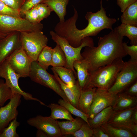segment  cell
Here are the masks:
<instances>
[{
  "instance_id": "obj_1",
  "label": "cell",
  "mask_w": 137,
  "mask_h": 137,
  "mask_svg": "<svg viewBox=\"0 0 137 137\" xmlns=\"http://www.w3.org/2000/svg\"><path fill=\"white\" fill-rule=\"evenodd\" d=\"M73 15L63 22H59L54 28L55 32L59 36L65 39L72 46L76 47L81 44L85 38L97 35L105 29H113L112 26L116 21L115 18H110L107 15L105 9L100 2V9L95 13L87 12L85 18L88 22L87 26L82 29H78L76 23L78 14L74 7Z\"/></svg>"
},
{
  "instance_id": "obj_2",
  "label": "cell",
  "mask_w": 137,
  "mask_h": 137,
  "mask_svg": "<svg viewBox=\"0 0 137 137\" xmlns=\"http://www.w3.org/2000/svg\"><path fill=\"white\" fill-rule=\"evenodd\" d=\"M123 39L116 27L100 38L97 47H85L81 55L89 64V73L127 56L122 46Z\"/></svg>"
},
{
  "instance_id": "obj_3",
  "label": "cell",
  "mask_w": 137,
  "mask_h": 137,
  "mask_svg": "<svg viewBox=\"0 0 137 137\" xmlns=\"http://www.w3.org/2000/svg\"><path fill=\"white\" fill-rule=\"evenodd\" d=\"M124 64L122 58H119L90 72L89 78L85 89L95 87L108 90L114 83Z\"/></svg>"
},
{
  "instance_id": "obj_4",
  "label": "cell",
  "mask_w": 137,
  "mask_h": 137,
  "mask_svg": "<svg viewBox=\"0 0 137 137\" xmlns=\"http://www.w3.org/2000/svg\"><path fill=\"white\" fill-rule=\"evenodd\" d=\"M52 39L58 45L63 51L66 59V64L65 67L72 70L77 77V73L73 66L74 62L83 59L81 51L84 47L94 46L93 39L90 37L84 38L81 45L75 47L71 45L65 39L59 36L53 31H50Z\"/></svg>"
},
{
  "instance_id": "obj_5",
  "label": "cell",
  "mask_w": 137,
  "mask_h": 137,
  "mask_svg": "<svg viewBox=\"0 0 137 137\" xmlns=\"http://www.w3.org/2000/svg\"><path fill=\"white\" fill-rule=\"evenodd\" d=\"M21 47L32 61H37L48 39L42 31L20 32Z\"/></svg>"
},
{
  "instance_id": "obj_6",
  "label": "cell",
  "mask_w": 137,
  "mask_h": 137,
  "mask_svg": "<svg viewBox=\"0 0 137 137\" xmlns=\"http://www.w3.org/2000/svg\"><path fill=\"white\" fill-rule=\"evenodd\" d=\"M29 77L32 81L52 89L62 99L70 103L54 75L48 73L37 61L32 62Z\"/></svg>"
},
{
  "instance_id": "obj_7",
  "label": "cell",
  "mask_w": 137,
  "mask_h": 137,
  "mask_svg": "<svg viewBox=\"0 0 137 137\" xmlns=\"http://www.w3.org/2000/svg\"><path fill=\"white\" fill-rule=\"evenodd\" d=\"M137 80V61L130 59L124 62L113 85L108 90L110 93L117 94L124 91Z\"/></svg>"
},
{
  "instance_id": "obj_8",
  "label": "cell",
  "mask_w": 137,
  "mask_h": 137,
  "mask_svg": "<svg viewBox=\"0 0 137 137\" xmlns=\"http://www.w3.org/2000/svg\"><path fill=\"white\" fill-rule=\"evenodd\" d=\"M43 26L41 22L34 24L22 17L0 15V32L3 33L42 31Z\"/></svg>"
},
{
  "instance_id": "obj_9",
  "label": "cell",
  "mask_w": 137,
  "mask_h": 137,
  "mask_svg": "<svg viewBox=\"0 0 137 137\" xmlns=\"http://www.w3.org/2000/svg\"><path fill=\"white\" fill-rule=\"evenodd\" d=\"M0 77L5 79L6 84L11 89L13 94H19L26 100L36 101L39 102L41 105H46L38 99L33 97L31 94L22 90L18 84V80L20 78V76L6 60L0 66Z\"/></svg>"
},
{
  "instance_id": "obj_10",
  "label": "cell",
  "mask_w": 137,
  "mask_h": 137,
  "mask_svg": "<svg viewBox=\"0 0 137 137\" xmlns=\"http://www.w3.org/2000/svg\"><path fill=\"white\" fill-rule=\"evenodd\" d=\"M5 60L20 78L29 77L32 61L21 46Z\"/></svg>"
},
{
  "instance_id": "obj_11",
  "label": "cell",
  "mask_w": 137,
  "mask_h": 137,
  "mask_svg": "<svg viewBox=\"0 0 137 137\" xmlns=\"http://www.w3.org/2000/svg\"><path fill=\"white\" fill-rule=\"evenodd\" d=\"M117 94L109 93L107 90L96 89L92 103L88 114L93 118L99 112L109 106H112Z\"/></svg>"
},
{
  "instance_id": "obj_12",
  "label": "cell",
  "mask_w": 137,
  "mask_h": 137,
  "mask_svg": "<svg viewBox=\"0 0 137 137\" xmlns=\"http://www.w3.org/2000/svg\"><path fill=\"white\" fill-rule=\"evenodd\" d=\"M30 126L45 132L48 137H60L61 134L57 121L49 116L38 115L31 118L27 121Z\"/></svg>"
},
{
  "instance_id": "obj_13",
  "label": "cell",
  "mask_w": 137,
  "mask_h": 137,
  "mask_svg": "<svg viewBox=\"0 0 137 137\" xmlns=\"http://www.w3.org/2000/svg\"><path fill=\"white\" fill-rule=\"evenodd\" d=\"M22 96L19 94H14L7 104L0 107V134L11 121L17 118V109L21 103Z\"/></svg>"
},
{
  "instance_id": "obj_14",
  "label": "cell",
  "mask_w": 137,
  "mask_h": 137,
  "mask_svg": "<svg viewBox=\"0 0 137 137\" xmlns=\"http://www.w3.org/2000/svg\"><path fill=\"white\" fill-rule=\"evenodd\" d=\"M21 46L20 32L9 33L0 40V66L15 50Z\"/></svg>"
},
{
  "instance_id": "obj_15",
  "label": "cell",
  "mask_w": 137,
  "mask_h": 137,
  "mask_svg": "<svg viewBox=\"0 0 137 137\" xmlns=\"http://www.w3.org/2000/svg\"><path fill=\"white\" fill-rule=\"evenodd\" d=\"M136 107L125 110L115 111L107 124L115 127L130 131L134 124L131 121V115L134 109Z\"/></svg>"
},
{
  "instance_id": "obj_16",
  "label": "cell",
  "mask_w": 137,
  "mask_h": 137,
  "mask_svg": "<svg viewBox=\"0 0 137 137\" xmlns=\"http://www.w3.org/2000/svg\"><path fill=\"white\" fill-rule=\"evenodd\" d=\"M51 70L56 73L60 79L76 94L78 95H80L81 90L78 81L76 80V76L72 70L64 67H53Z\"/></svg>"
},
{
  "instance_id": "obj_17",
  "label": "cell",
  "mask_w": 137,
  "mask_h": 137,
  "mask_svg": "<svg viewBox=\"0 0 137 137\" xmlns=\"http://www.w3.org/2000/svg\"><path fill=\"white\" fill-rule=\"evenodd\" d=\"M137 106V96L129 95L124 92L117 94L115 102L112 106L114 111H118Z\"/></svg>"
},
{
  "instance_id": "obj_18",
  "label": "cell",
  "mask_w": 137,
  "mask_h": 137,
  "mask_svg": "<svg viewBox=\"0 0 137 137\" xmlns=\"http://www.w3.org/2000/svg\"><path fill=\"white\" fill-rule=\"evenodd\" d=\"M73 66L77 71V80L81 90H83L85 88L90 77L89 64L86 60L83 59L75 61Z\"/></svg>"
},
{
  "instance_id": "obj_19",
  "label": "cell",
  "mask_w": 137,
  "mask_h": 137,
  "mask_svg": "<svg viewBox=\"0 0 137 137\" xmlns=\"http://www.w3.org/2000/svg\"><path fill=\"white\" fill-rule=\"evenodd\" d=\"M96 89L90 87L81 90L79 100V109L86 114L89 113Z\"/></svg>"
},
{
  "instance_id": "obj_20",
  "label": "cell",
  "mask_w": 137,
  "mask_h": 137,
  "mask_svg": "<svg viewBox=\"0 0 137 137\" xmlns=\"http://www.w3.org/2000/svg\"><path fill=\"white\" fill-rule=\"evenodd\" d=\"M85 122L81 118L78 117L72 120L57 121L62 135H72L81 127Z\"/></svg>"
},
{
  "instance_id": "obj_21",
  "label": "cell",
  "mask_w": 137,
  "mask_h": 137,
  "mask_svg": "<svg viewBox=\"0 0 137 137\" xmlns=\"http://www.w3.org/2000/svg\"><path fill=\"white\" fill-rule=\"evenodd\" d=\"M69 0H43L42 3L47 5L59 17L60 22L65 21L66 7Z\"/></svg>"
},
{
  "instance_id": "obj_22",
  "label": "cell",
  "mask_w": 137,
  "mask_h": 137,
  "mask_svg": "<svg viewBox=\"0 0 137 137\" xmlns=\"http://www.w3.org/2000/svg\"><path fill=\"white\" fill-rule=\"evenodd\" d=\"M114 111L112 106L104 109L98 113L93 118H88L90 126L93 129L107 123Z\"/></svg>"
},
{
  "instance_id": "obj_23",
  "label": "cell",
  "mask_w": 137,
  "mask_h": 137,
  "mask_svg": "<svg viewBox=\"0 0 137 137\" xmlns=\"http://www.w3.org/2000/svg\"><path fill=\"white\" fill-rule=\"evenodd\" d=\"M121 19L122 23L137 27V0L125 9Z\"/></svg>"
},
{
  "instance_id": "obj_24",
  "label": "cell",
  "mask_w": 137,
  "mask_h": 137,
  "mask_svg": "<svg viewBox=\"0 0 137 137\" xmlns=\"http://www.w3.org/2000/svg\"><path fill=\"white\" fill-rule=\"evenodd\" d=\"M46 106L50 109L51 112L49 116L54 119H60L72 120L74 119L67 109L59 104L51 103Z\"/></svg>"
},
{
  "instance_id": "obj_25",
  "label": "cell",
  "mask_w": 137,
  "mask_h": 137,
  "mask_svg": "<svg viewBox=\"0 0 137 137\" xmlns=\"http://www.w3.org/2000/svg\"><path fill=\"white\" fill-rule=\"evenodd\" d=\"M116 29L121 36L129 38L131 45H137V27L122 23L116 27Z\"/></svg>"
},
{
  "instance_id": "obj_26",
  "label": "cell",
  "mask_w": 137,
  "mask_h": 137,
  "mask_svg": "<svg viewBox=\"0 0 137 137\" xmlns=\"http://www.w3.org/2000/svg\"><path fill=\"white\" fill-rule=\"evenodd\" d=\"M100 127L109 137H135L128 130L115 127L107 123Z\"/></svg>"
},
{
  "instance_id": "obj_27",
  "label": "cell",
  "mask_w": 137,
  "mask_h": 137,
  "mask_svg": "<svg viewBox=\"0 0 137 137\" xmlns=\"http://www.w3.org/2000/svg\"><path fill=\"white\" fill-rule=\"evenodd\" d=\"M52 48L46 46L42 50L38 57L37 61L43 68L47 70L52 65Z\"/></svg>"
},
{
  "instance_id": "obj_28",
  "label": "cell",
  "mask_w": 137,
  "mask_h": 137,
  "mask_svg": "<svg viewBox=\"0 0 137 137\" xmlns=\"http://www.w3.org/2000/svg\"><path fill=\"white\" fill-rule=\"evenodd\" d=\"M52 64L53 67H64L66 64V59L63 50L57 44L52 49Z\"/></svg>"
},
{
  "instance_id": "obj_29",
  "label": "cell",
  "mask_w": 137,
  "mask_h": 137,
  "mask_svg": "<svg viewBox=\"0 0 137 137\" xmlns=\"http://www.w3.org/2000/svg\"><path fill=\"white\" fill-rule=\"evenodd\" d=\"M54 76L59 83L61 87L69 100L70 103L79 109V98L73 90L65 84L59 78L57 74L52 71Z\"/></svg>"
},
{
  "instance_id": "obj_30",
  "label": "cell",
  "mask_w": 137,
  "mask_h": 137,
  "mask_svg": "<svg viewBox=\"0 0 137 137\" xmlns=\"http://www.w3.org/2000/svg\"><path fill=\"white\" fill-rule=\"evenodd\" d=\"M58 103L59 104L65 107L71 114L81 118L89 125L88 121L89 117L88 114L83 112L75 107L70 102L63 99H59Z\"/></svg>"
},
{
  "instance_id": "obj_31",
  "label": "cell",
  "mask_w": 137,
  "mask_h": 137,
  "mask_svg": "<svg viewBox=\"0 0 137 137\" xmlns=\"http://www.w3.org/2000/svg\"><path fill=\"white\" fill-rule=\"evenodd\" d=\"M13 95L11 90L4 80L0 79V106H3L7 101L10 100Z\"/></svg>"
},
{
  "instance_id": "obj_32",
  "label": "cell",
  "mask_w": 137,
  "mask_h": 137,
  "mask_svg": "<svg viewBox=\"0 0 137 137\" xmlns=\"http://www.w3.org/2000/svg\"><path fill=\"white\" fill-rule=\"evenodd\" d=\"M8 126L5 128L0 134V137H18L16 129L19 126L20 123L18 122L16 118L11 121Z\"/></svg>"
},
{
  "instance_id": "obj_33",
  "label": "cell",
  "mask_w": 137,
  "mask_h": 137,
  "mask_svg": "<svg viewBox=\"0 0 137 137\" xmlns=\"http://www.w3.org/2000/svg\"><path fill=\"white\" fill-rule=\"evenodd\" d=\"M0 15H6L13 17L21 18V14L20 10L11 8L0 0Z\"/></svg>"
},
{
  "instance_id": "obj_34",
  "label": "cell",
  "mask_w": 137,
  "mask_h": 137,
  "mask_svg": "<svg viewBox=\"0 0 137 137\" xmlns=\"http://www.w3.org/2000/svg\"><path fill=\"white\" fill-rule=\"evenodd\" d=\"M37 5L30 9L20 12L21 14L22 13L25 15V19L30 22L34 24L39 23V16Z\"/></svg>"
},
{
  "instance_id": "obj_35",
  "label": "cell",
  "mask_w": 137,
  "mask_h": 137,
  "mask_svg": "<svg viewBox=\"0 0 137 137\" xmlns=\"http://www.w3.org/2000/svg\"><path fill=\"white\" fill-rule=\"evenodd\" d=\"M93 134L92 129L84 122L80 128L72 135L75 137H92Z\"/></svg>"
},
{
  "instance_id": "obj_36",
  "label": "cell",
  "mask_w": 137,
  "mask_h": 137,
  "mask_svg": "<svg viewBox=\"0 0 137 137\" xmlns=\"http://www.w3.org/2000/svg\"><path fill=\"white\" fill-rule=\"evenodd\" d=\"M37 6L39 16L38 22L39 23L43 19L48 16L53 11L47 5L42 3L38 4Z\"/></svg>"
},
{
  "instance_id": "obj_37",
  "label": "cell",
  "mask_w": 137,
  "mask_h": 137,
  "mask_svg": "<svg viewBox=\"0 0 137 137\" xmlns=\"http://www.w3.org/2000/svg\"><path fill=\"white\" fill-rule=\"evenodd\" d=\"M122 46L123 49L127 55L130 56V59L137 61V45H131L128 46L127 43L123 42Z\"/></svg>"
},
{
  "instance_id": "obj_38",
  "label": "cell",
  "mask_w": 137,
  "mask_h": 137,
  "mask_svg": "<svg viewBox=\"0 0 137 137\" xmlns=\"http://www.w3.org/2000/svg\"><path fill=\"white\" fill-rule=\"evenodd\" d=\"M43 0H27L21 6L20 11L30 9L34 6L41 3Z\"/></svg>"
},
{
  "instance_id": "obj_39",
  "label": "cell",
  "mask_w": 137,
  "mask_h": 137,
  "mask_svg": "<svg viewBox=\"0 0 137 137\" xmlns=\"http://www.w3.org/2000/svg\"><path fill=\"white\" fill-rule=\"evenodd\" d=\"M25 0H5L4 2L8 6L17 10L20 9Z\"/></svg>"
},
{
  "instance_id": "obj_40",
  "label": "cell",
  "mask_w": 137,
  "mask_h": 137,
  "mask_svg": "<svg viewBox=\"0 0 137 137\" xmlns=\"http://www.w3.org/2000/svg\"><path fill=\"white\" fill-rule=\"evenodd\" d=\"M123 92L131 96H137V80L133 83Z\"/></svg>"
},
{
  "instance_id": "obj_41",
  "label": "cell",
  "mask_w": 137,
  "mask_h": 137,
  "mask_svg": "<svg viewBox=\"0 0 137 137\" xmlns=\"http://www.w3.org/2000/svg\"><path fill=\"white\" fill-rule=\"evenodd\" d=\"M117 4L123 12L125 9L130 5L137 0H116Z\"/></svg>"
},
{
  "instance_id": "obj_42",
  "label": "cell",
  "mask_w": 137,
  "mask_h": 137,
  "mask_svg": "<svg viewBox=\"0 0 137 137\" xmlns=\"http://www.w3.org/2000/svg\"><path fill=\"white\" fill-rule=\"evenodd\" d=\"M93 134L92 137H109L104 132L100 126L92 129Z\"/></svg>"
},
{
  "instance_id": "obj_43",
  "label": "cell",
  "mask_w": 137,
  "mask_h": 137,
  "mask_svg": "<svg viewBox=\"0 0 137 137\" xmlns=\"http://www.w3.org/2000/svg\"><path fill=\"white\" fill-rule=\"evenodd\" d=\"M132 122L134 123L137 124V107L134 109L131 117Z\"/></svg>"
},
{
  "instance_id": "obj_44",
  "label": "cell",
  "mask_w": 137,
  "mask_h": 137,
  "mask_svg": "<svg viewBox=\"0 0 137 137\" xmlns=\"http://www.w3.org/2000/svg\"><path fill=\"white\" fill-rule=\"evenodd\" d=\"M130 131L135 137L137 136V124L134 123L132 125Z\"/></svg>"
},
{
  "instance_id": "obj_45",
  "label": "cell",
  "mask_w": 137,
  "mask_h": 137,
  "mask_svg": "<svg viewBox=\"0 0 137 137\" xmlns=\"http://www.w3.org/2000/svg\"><path fill=\"white\" fill-rule=\"evenodd\" d=\"M36 136L37 137H48L47 135L42 130L38 129L36 133Z\"/></svg>"
},
{
  "instance_id": "obj_46",
  "label": "cell",
  "mask_w": 137,
  "mask_h": 137,
  "mask_svg": "<svg viewBox=\"0 0 137 137\" xmlns=\"http://www.w3.org/2000/svg\"><path fill=\"white\" fill-rule=\"evenodd\" d=\"M9 33H3L0 32V40L6 37Z\"/></svg>"
},
{
  "instance_id": "obj_47",
  "label": "cell",
  "mask_w": 137,
  "mask_h": 137,
  "mask_svg": "<svg viewBox=\"0 0 137 137\" xmlns=\"http://www.w3.org/2000/svg\"><path fill=\"white\" fill-rule=\"evenodd\" d=\"M27 0H25V1H27Z\"/></svg>"
},
{
  "instance_id": "obj_48",
  "label": "cell",
  "mask_w": 137,
  "mask_h": 137,
  "mask_svg": "<svg viewBox=\"0 0 137 137\" xmlns=\"http://www.w3.org/2000/svg\"><path fill=\"white\" fill-rule=\"evenodd\" d=\"M1 107L0 106V107Z\"/></svg>"
}]
</instances>
